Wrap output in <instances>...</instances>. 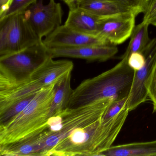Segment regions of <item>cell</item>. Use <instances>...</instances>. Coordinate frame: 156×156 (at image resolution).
Listing matches in <instances>:
<instances>
[{
	"mask_svg": "<svg viewBox=\"0 0 156 156\" xmlns=\"http://www.w3.org/2000/svg\"><path fill=\"white\" fill-rule=\"evenodd\" d=\"M129 111L125 108L108 121L101 119L85 127L75 129L52 149L49 156H100L112 146Z\"/></svg>",
	"mask_w": 156,
	"mask_h": 156,
	"instance_id": "1",
	"label": "cell"
},
{
	"mask_svg": "<svg viewBox=\"0 0 156 156\" xmlns=\"http://www.w3.org/2000/svg\"><path fill=\"white\" fill-rule=\"evenodd\" d=\"M134 74L128 59L121 58L113 68L84 80L73 90L67 108H76L105 98L118 100L129 97Z\"/></svg>",
	"mask_w": 156,
	"mask_h": 156,
	"instance_id": "2",
	"label": "cell"
},
{
	"mask_svg": "<svg viewBox=\"0 0 156 156\" xmlns=\"http://www.w3.org/2000/svg\"><path fill=\"white\" fill-rule=\"evenodd\" d=\"M55 84L43 88L22 112L8 123L0 125V146L17 142L44 130L54 97Z\"/></svg>",
	"mask_w": 156,
	"mask_h": 156,
	"instance_id": "3",
	"label": "cell"
},
{
	"mask_svg": "<svg viewBox=\"0 0 156 156\" xmlns=\"http://www.w3.org/2000/svg\"><path fill=\"white\" fill-rule=\"evenodd\" d=\"M114 100L105 98L76 108H67L49 118L44 129L45 139L42 156H49L52 149L75 129L85 127L101 119Z\"/></svg>",
	"mask_w": 156,
	"mask_h": 156,
	"instance_id": "4",
	"label": "cell"
},
{
	"mask_svg": "<svg viewBox=\"0 0 156 156\" xmlns=\"http://www.w3.org/2000/svg\"><path fill=\"white\" fill-rule=\"evenodd\" d=\"M51 57L42 41L17 52L0 56V91L29 81Z\"/></svg>",
	"mask_w": 156,
	"mask_h": 156,
	"instance_id": "5",
	"label": "cell"
},
{
	"mask_svg": "<svg viewBox=\"0 0 156 156\" xmlns=\"http://www.w3.org/2000/svg\"><path fill=\"white\" fill-rule=\"evenodd\" d=\"M41 41L26 20L24 13L0 20V56L20 51Z\"/></svg>",
	"mask_w": 156,
	"mask_h": 156,
	"instance_id": "6",
	"label": "cell"
},
{
	"mask_svg": "<svg viewBox=\"0 0 156 156\" xmlns=\"http://www.w3.org/2000/svg\"><path fill=\"white\" fill-rule=\"evenodd\" d=\"M25 19L41 40L62 25L63 11L61 4L50 0L44 5L43 0H38L24 12Z\"/></svg>",
	"mask_w": 156,
	"mask_h": 156,
	"instance_id": "7",
	"label": "cell"
},
{
	"mask_svg": "<svg viewBox=\"0 0 156 156\" xmlns=\"http://www.w3.org/2000/svg\"><path fill=\"white\" fill-rule=\"evenodd\" d=\"M142 54L146 58V62L140 70L135 71L126 105L129 111L145 102L148 98L146 83L156 63V38L151 40Z\"/></svg>",
	"mask_w": 156,
	"mask_h": 156,
	"instance_id": "8",
	"label": "cell"
},
{
	"mask_svg": "<svg viewBox=\"0 0 156 156\" xmlns=\"http://www.w3.org/2000/svg\"><path fill=\"white\" fill-rule=\"evenodd\" d=\"M137 15L135 12H129L102 18L98 26V36L113 45L123 43L130 37Z\"/></svg>",
	"mask_w": 156,
	"mask_h": 156,
	"instance_id": "9",
	"label": "cell"
},
{
	"mask_svg": "<svg viewBox=\"0 0 156 156\" xmlns=\"http://www.w3.org/2000/svg\"><path fill=\"white\" fill-rule=\"evenodd\" d=\"M42 41L48 49L110 44L100 36L83 34L65 25L58 27Z\"/></svg>",
	"mask_w": 156,
	"mask_h": 156,
	"instance_id": "10",
	"label": "cell"
},
{
	"mask_svg": "<svg viewBox=\"0 0 156 156\" xmlns=\"http://www.w3.org/2000/svg\"><path fill=\"white\" fill-rule=\"evenodd\" d=\"M49 50L53 58L70 57L85 59L90 62H105L114 57L118 52L117 47L111 44L53 48Z\"/></svg>",
	"mask_w": 156,
	"mask_h": 156,
	"instance_id": "11",
	"label": "cell"
},
{
	"mask_svg": "<svg viewBox=\"0 0 156 156\" xmlns=\"http://www.w3.org/2000/svg\"><path fill=\"white\" fill-rule=\"evenodd\" d=\"M101 19L77 7L70 9L64 25L83 34L98 36V26Z\"/></svg>",
	"mask_w": 156,
	"mask_h": 156,
	"instance_id": "12",
	"label": "cell"
},
{
	"mask_svg": "<svg viewBox=\"0 0 156 156\" xmlns=\"http://www.w3.org/2000/svg\"><path fill=\"white\" fill-rule=\"evenodd\" d=\"M100 156H156V140L112 146Z\"/></svg>",
	"mask_w": 156,
	"mask_h": 156,
	"instance_id": "13",
	"label": "cell"
},
{
	"mask_svg": "<svg viewBox=\"0 0 156 156\" xmlns=\"http://www.w3.org/2000/svg\"><path fill=\"white\" fill-rule=\"evenodd\" d=\"M77 7L101 18L135 12L108 0H80ZM137 14V13H136ZM138 15V14H137Z\"/></svg>",
	"mask_w": 156,
	"mask_h": 156,
	"instance_id": "14",
	"label": "cell"
},
{
	"mask_svg": "<svg viewBox=\"0 0 156 156\" xmlns=\"http://www.w3.org/2000/svg\"><path fill=\"white\" fill-rule=\"evenodd\" d=\"M71 73L55 83L54 97L49 112V118L67 108L68 106L73 91L71 84Z\"/></svg>",
	"mask_w": 156,
	"mask_h": 156,
	"instance_id": "15",
	"label": "cell"
},
{
	"mask_svg": "<svg viewBox=\"0 0 156 156\" xmlns=\"http://www.w3.org/2000/svg\"><path fill=\"white\" fill-rule=\"evenodd\" d=\"M149 24L142 21L140 24L135 26L130 37V41L122 58L128 59L132 53H143L151 40L149 37Z\"/></svg>",
	"mask_w": 156,
	"mask_h": 156,
	"instance_id": "16",
	"label": "cell"
},
{
	"mask_svg": "<svg viewBox=\"0 0 156 156\" xmlns=\"http://www.w3.org/2000/svg\"><path fill=\"white\" fill-rule=\"evenodd\" d=\"M36 94L29 96L18 100L12 104L3 112L0 113V125L8 123L22 112Z\"/></svg>",
	"mask_w": 156,
	"mask_h": 156,
	"instance_id": "17",
	"label": "cell"
},
{
	"mask_svg": "<svg viewBox=\"0 0 156 156\" xmlns=\"http://www.w3.org/2000/svg\"><path fill=\"white\" fill-rule=\"evenodd\" d=\"M128 97L114 100L109 104L102 118L103 121H108L118 115L123 109L126 108Z\"/></svg>",
	"mask_w": 156,
	"mask_h": 156,
	"instance_id": "18",
	"label": "cell"
},
{
	"mask_svg": "<svg viewBox=\"0 0 156 156\" xmlns=\"http://www.w3.org/2000/svg\"><path fill=\"white\" fill-rule=\"evenodd\" d=\"M38 0H13L9 10L2 19L17 13H24L30 6Z\"/></svg>",
	"mask_w": 156,
	"mask_h": 156,
	"instance_id": "19",
	"label": "cell"
},
{
	"mask_svg": "<svg viewBox=\"0 0 156 156\" xmlns=\"http://www.w3.org/2000/svg\"><path fill=\"white\" fill-rule=\"evenodd\" d=\"M146 87L148 97L152 101L154 110L156 111V63L146 82Z\"/></svg>",
	"mask_w": 156,
	"mask_h": 156,
	"instance_id": "20",
	"label": "cell"
},
{
	"mask_svg": "<svg viewBox=\"0 0 156 156\" xmlns=\"http://www.w3.org/2000/svg\"><path fill=\"white\" fill-rule=\"evenodd\" d=\"M119 6L129 9L138 15L144 12V0H108Z\"/></svg>",
	"mask_w": 156,
	"mask_h": 156,
	"instance_id": "21",
	"label": "cell"
},
{
	"mask_svg": "<svg viewBox=\"0 0 156 156\" xmlns=\"http://www.w3.org/2000/svg\"><path fill=\"white\" fill-rule=\"evenodd\" d=\"M143 21L156 27V0H151L143 12Z\"/></svg>",
	"mask_w": 156,
	"mask_h": 156,
	"instance_id": "22",
	"label": "cell"
},
{
	"mask_svg": "<svg viewBox=\"0 0 156 156\" xmlns=\"http://www.w3.org/2000/svg\"><path fill=\"white\" fill-rule=\"evenodd\" d=\"M146 62V58L143 54L140 52L132 53L128 59V64L135 71H138L144 66Z\"/></svg>",
	"mask_w": 156,
	"mask_h": 156,
	"instance_id": "23",
	"label": "cell"
},
{
	"mask_svg": "<svg viewBox=\"0 0 156 156\" xmlns=\"http://www.w3.org/2000/svg\"><path fill=\"white\" fill-rule=\"evenodd\" d=\"M13 0H0V19H2L7 12Z\"/></svg>",
	"mask_w": 156,
	"mask_h": 156,
	"instance_id": "24",
	"label": "cell"
},
{
	"mask_svg": "<svg viewBox=\"0 0 156 156\" xmlns=\"http://www.w3.org/2000/svg\"><path fill=\"white\" fill-rule=\"evenodd\" d=\"M69 7V9H75L77 7L78 2L80 0H62Z\"/></svg>",
	"mask_w": 156,
	"mask_h": 156,
	"instance_id": "25",
	"label": "cell"
},
{
	"mask_svg": "<svg viewBox=\"0 0 156 156\" xmlns=\"http://www.w3.org/2000/svg\"><path fill=\"white\" fill-rule=\"evenodd\" d=\"M151 0H144V10H145V8H146V6H147V4L149 3L150 1Z\"/></svg>",
	"mask_w": 156,
	"mask_h": 156,
	"instance_id": "26",
	"label": "cell"
}]
</instances>
